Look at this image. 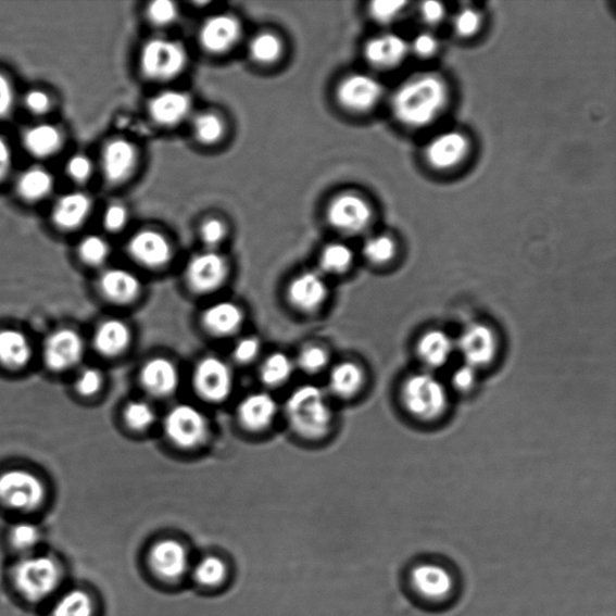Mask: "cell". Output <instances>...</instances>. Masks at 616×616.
Listing matches in <instances>:
<instances>
[{
  "mask_svg": "<svg viewBox=\"0 0 616 616\" xmlns=\"http://www.w3.org/2000/svg\"><path fill=\"white\" fill-rule=\"evenodd\" d=\"M450 102V89L443 78L423 74L402 84L391 98V110L401 125L428 127L442 115Z\"/></svg>",
  "mask_w": 616,
  "mask_h": 616,
  "instance_id": "obj_1",
  "label": "cell"
},
{
  "mask_svg": "<svg viewBox=\"0 0 616 616\" xmlns=\"http://www.w3.org/2000/svg\"><path fill=\"white\" fill-rule=\"evenodd\" d=\"M62 568L48 555H26L11 570V580L22 599L30 603L49 600L61 587Z\"/></svg>",
  "mask_w": 616,
  "mask_h": 616,
  "instance_id": "obj_2",
  "label": "cell"
},
{
  "mask_svg": "<svg viewBox=\"0 0 616 616\" xmlns=\"http://www.w3.org/2000/svg\"><path fill=\"white\" fill-rule=\"evenodd\" d=\"M406 587L412 598L423 606L439 608L454 599L456 580L450 567L439 560L427 558L408 569Z\"/></svg>",
  "mask_w": 616,
  "mask_h": 616,
  "instance_id": "obj_3",
  "label": "cell"
},
{
  "mask_svg": "<svg viewBox=\"0 0 616 616\" xmlns=\"http://www.w3.org/2000/svg\"><path fill=\"white\" fill-rule=\"evenodd\" d=\"M287 417L297 433L306 439H319L329 431L332 413L323 390L306 385L290 395Z\"/></svg>",
  "mask_w": 616,
  "mask_h": 616,
  "instance_id": "obj_4",
  "label": "cell"
},
{
  "mask_svg": "<svg viewBox=\"0 0 616 616\" xmlns=\"http://www.w3.org/2000/svg\"><path fill=\"white\" fill-rule=\"evenodd\" d=\"M406 411L420 420L440 418L448 407V394L439 379L430 374H416L406 379L401 389Z\"/></svg>",
  "mask_w": 616,
  "mask_h": 616,
  "instance_id": "obj_5",
  "label": "cell"
},
{
  "mask_svg": "<svg viewBox=\"0 0 616 616\" xmlns=\"http://www.w3.org/2000/svg\"><path fill=\"white\" fill-rule=\"evenodd\" d=\"M187 62L184 45L165 38L146 42L140 55L142 74L154 81L172 80L185 71Z\"/></svg>",
  "mask_w": 616,
  "mask_h": 616,
  "instance_id": "obj_6",
  "label": "cell"
},
{
  "mask_svg": "<svg viewBox=\"0 0 616 616\" xmlns=\"http://www.w3.org/2000/svg\"><path fill=\"white\" fill-rule=\"evenodd\" d=\"M47 498L42 480L25 469H9L0 475V503L11 511L30 513Z\"/></svg>",
  "mask_w": 616,
  "mask_h": 616,
  "instance_id": "obj_7",
  "label": "cell"
},
{
  "mask_svg": "<svg viewBox=\"0 0 616 616\" xmlns=\"http://www.w3.org/2000/svg\"><path fill=\"white\" fill-rule=\"evenodd\" d=\"M148 565L155 578L175 582L184 579L193 564L184 542L163 539L155 541L149 549Z\"/></svg>",
  "mask_w": 616,
  "mask_h": 616,
  "instance_id": "obj_8",
  "label": "cell"
},
{
  "mask_svg": "<svg viewBox=\"0 0 616 616\" xmlns=\"http://www.w3.org/2000/svg\"><path fill=\"white\" fill-rule=\"evenodd\" d=\"M164 429L175 445L190 450L205 441L208 420L196 407L178 405L167 413Z\"/></svg>",
  "mask_w": 616,
  "mask_h": 616,
  "instance_id": "obj_9",
  "label": "cell"
},
{
  "mask_svg": "<svg viewBox=\"0 0 616 616\" xmlns=\"http://www.w3.org/2000/svg\"><path fill=\"white\" fill-rule=\"evenodd\" d=\"M327 215L336 230L357 234L365 230L372 223L373 209L361 196L345 193L331 201Z\"/></svg>",
  "mask_w": 616,
  "mask_h": 616,
  "instance_id": "obj_10",
  "label": "cell"
},
{
  "mask_svg": "<svg viewBox=\"0 0 616 616\" xmlns=\"http://www.w3.org/2000/svg\"><path fill=\"white\" fill-rule=\"evenodd\" d=\"M455 350L464 357V364L478 369L494 362L499 350L498 336L485 324H473L455 342Z\"/></svg>",
  "mask_w": 616,
  "mask_h": 616,
  "instance_id": "obj_11",
  "label": "cell"
},
{
  "mask_svg": "<svg viewBox=\"0 0 616 616\" xmlns=\"http://www.w3.org/2000/svg\"><path fill=\"white\" fill-rule=\"evenodd\" d=\"M193 384L199 397L221 402L231 393V369L216 356L204 357L194 369Z\"/></svg>",
  "mask_w": 616,
  "mask_h": 616,
  "instance_id": "obj_12",
  "label": "cell"
},
{
  "mask_svg": "<svg viewBox=\"0 0 616 616\" xmlns=\"http://www.w3.org/2000/svg\"><path fill=\"white\" fill-rule=\"evenodd\" d=\"M85 343L73 329L52 332L43 345V361L52 372L62 373L83 361Z\"/></svg>",
  "mask_w": 616,
  "mask_h": 616,
  "instance_id": "obj_13",
  "label": "cell"
},
{
  "mask_svg": "<svg viewBox=\"0 0 616 616\" xmlns=\"http://www.w3.org/2000/svg\"><path fill=\"white\" fill-rule=\"evenodd\" d=\"M382 96V84L367 74L347 76L338 87L339 103L353 112H367L374 109Z\"/></svg>",
  "mask_w": 616,
  "mask_h": 616,
  "instance_id": "obj_14",
  "label": "cell"
},
{
  "mask_svg": "<svg viewBox=\"0 0 616 616\" xmlns=\"http://www.w3.org/2000/svg\"><path fill=\"white\" fill-rule=\"evenodd\" d=\"M228 263L226 257L215 251L200 253L190 260L186 277L190 288L197 293H210L226 281Z\"/></svg>",
  "mask_w": 616,
  "mask_h": 616,
  "instance_id": "obj_15",
  "label": "cell"
},
{
  "mask_svg": "<svg viewBox=\"0 0 616 616\" xmlns=\"http://www.w3.org/2000/svg\"><path fill=\"white\" fill-rule=\"evenodd\" d=\"M469 151L468 139L461 131H444L431 139L425 160L436 171L447 172L463 163Z\"/></svg>",
  "mask_w": 616,
  "mask_h": 616,
  "instance_id": "obj_16",
  "label": "cell"
},
{
  "mask_svg": "<svg viewBox=\"0 0 616 616\" xmlns=\"http://www.w3.org/2000/svg\"><path fill=\"white\" fill-rule=\"evenodd\" d=\"M128 252L137 263L159 268L171 262L172 244L163 234L155 230H140L130 239Z\"/></svg>",
  "mask_w": 616,
  "mask_h": 616,
  "instance_id": "obj_17",
  "label": "cell"
},
{
  "mask_svg": "<svg viewBox=\"0 0 616 616\" xmlns=\"http://www.w3.org/2000/svg\"><path fill=\"white\" fill-rule=\"evenodd\" d=\"M241 32V24L237 17L216 15L208 18L200 28L199 40L208 52L224 53L237 45Z\"/></svg>",
  "mask_w": 616,
  "mask_h": 616,
  "instance_id": "obj_18",
  "label": "cell"
},
{
  "mask_svg": "<svg viewBox=\"0 0 616 616\" xmlns=\"http://www.w3.org/2000/svg\"><path fill=\"white\" fill-rule=\"evenodd\" d=\"M408 53L410 43L394 33L377 36L365 45L366 61L378 70L397 68Z\"/></svg>",
  "mask_w": 616,
  "mask_h": 616,
  "instance_id": "obj_19",
  "label": "cell"
},
{
  "mask_svg": "<svg viewBox=\"0 0 616 616\" xmlns=\"http://www.w3.org/2000/svg\"><path fill=\"white\" fill-rule=\"evenodd\" d=\"M136 146L123 139H115L105 144L102 153V169L111 184L126 181L137 165Z\"/></svg>",
  "mask_w": 616,
  "mask_h": 616,
  "instance_id": "obj_20",
  "label": "cell"
},
{
  "mask_svg": "<svg viewBox=\"0 0 616 616\" xmlns=\"http://www.w3.org/2000/svg\"><path fill=\"white\" fill-rule=\"evenodd\" d=\"M93 209V200L84 192L61 197L52 210L54 226L62 230H76L84 226Z\"/></svg>",
  "mask_w": 616,
  "mask_h": 616,
  "instance_id": "obj_21",
  "label": "cell"
},
{
  "mask_svg": "<svg viewBox=\"0 0 616 616\" xmlns=\"http://www.w3.org/2000/svg\"><path fill=\"white\" fill-rule=\"evenodd\" d=\"M327 297L328 286L317 273L301 274L289 285V301L300 311L317 310L327 300Z\"/></svg>",
  "mask_w": 616,
  "mask_h": 616,
  "instance_id": "obj_22",
  "label": "cell"
},
{
  "mask_svg": "<svg viewBox=\"0 0 616 616\" xmlns=\"http://www.w3.org/2000/svg\"><path fill=\"white\" fill-rule=\"evenodd\" d=\"M178 372L174 363L165 357H154L141 369V385L156 398L169 397L178 387Z\"/></svg>",
  "mask_w": 616,
  "mask_h": 616,
  "instance_id": "obj_23",
  "label": "cell"
},
{
  "mask_svg": "<svg viewBox=\"0 0 616 616\" xmlns=\"http://www.w3.org/2000/svg\"><path fill=\"white\" fill-rule=\"evenodd\" d=\"M152 118L162 126H175L192 110V100L180 91H165L155 96L149 105Z\"/></svg>",
  "mask_w": 616,
  "mask_h": 616,
  "instance_id": "obj_24",
  "label": "cell"
},
{
  "mask_svg": "<svg viewBox=\"0 0 616 616\" xmlns=\"http://www.w3.org/2000/svg\"><path fill=\"white\" fill-rule=\"evenodd\" d=\"M277 413V403L272 395L255 393L240 403L238 416L242 427L251 431H261L271 425Z\"/></svg>",
  "mask_w": 616,
  "mask_h": 616,
  "instance_id": "obj_25",
  "label": "cell"
},
{
  "mask_svg": "<svg viewBox=\"0 0 616 616\" xmlns=\"http://www.w3.org/2000/svg\"><path fill=\"white\" fill-rule=\"evenodd\" d=\"M99 288L103 296L117 304H128L141 290L139 278L125 268H110L99 278Z\"/></svg>",
  "mask_w": 616,
  "mask_h": 616,
  "instance_id": "obj_26",
  "label": "cell"
},
{
  "mask_svg": "<svg viewBox=\"0 0 616 616\" xmlns=\"http://www.w3.org/2000/svg\"><path fill=\"white\" fill-rule=\"evenodd\" d=\"M455 342L442 330L425 332L417 343L420 362L430 368H440L451 361Z\"/></svg>",
  "mask_w": 616,
  "mask_h": 616,
  "instance_id": "obj_27",
  "label": "cell"
},
{
  "mask_svg": "<svg viewBox=\"0 0 616 616\" xmlns=\"http://www.w3.org/2000/svg\"><path fill=\"white\" fill-rule=\"evenodd\" d=\"M131 332L125 322L108 319L100 324L95 334L96 350L105 356H116L128 349Z\"/></svg>",
  "mask_w": 616,
  "mask_h": 616,
  "instance_id": "obj_28",
  "label": "cell"
},
{
  "mask_svg": "<svg viewBox=\"0 0 616 616\" xmlns=\"http://www.w3.org/2000/svg\"><path fill=\"white\" fill-rule=\"evenodd\" d=\"M25 149L37 159H49L58 153L63 144L62 131L49 123L33 126L24 136Z\"/></svg>",
  "mask_w": 616,
  "mask_h": 616,
  "instance_id": "obj_29",
  "label": "cell"
},
{
  "mask_svg": "<svg viewBox=\"0 0 616 616\" xmlns=\"http://www.w3.org/2000/svg\"><path fill=\"white\" fill-rule=\"evenodd\" d=\"M243 320L242 311L231 302L223 301L210 306L203 315L204 327L218 336L238 331Z\"/></svg>",
  "mask_w": 616,
  "mask_h": 616,
  "instance_id": "obj_30",
  "label": "cell"
},
{
  "mask_svg": "<svg viewBox=\"0 0 616 616\" xmlns=\"http://www.w3.org/2000/svg\"><path fill=\"white\" fill-rule=\"evenodd\" d=\"M32 357L27 336L16 329L0 330V363L9 368L25 367Z\"/></svg>",
  "mask_w": 616,
  "mask_h": 616,
  "instance_id": "obj_31",
  "label": "cell"
},
{
  "mask_svg": "<svg viewBox=\"0 0 616 616\" xmlns=\"http://www.w3.org/2000/svg\"><path fill=\"white\" fill-rule=\"evenodd\" d=\"M189 574L201 589L215 590L226 584L229 566L221 556L205 555L192 565Z\"/></svg>",
  "mask_w": 616,
  "mask_h": 616,
  "instance_id": "obj_32",
  "label": "cell"
},
{
  "mask_svg": "<svg viewBox=\"0 0 616 616\" xmlns=\"http://www.w3.org/2000/svg\"><path fill=\"white\" fill-rule=\"evenodd\" d=\"M53 188L54 178L52 174L40 166L30 167V169L22 173L17 181L20 197L32 201V203L48 198Z\"/></svg>",
  "mask_w": 616,
  "mask_h": 616,
  "instance_id": "obj_33",
  "label": "cell"
},
{
  "mask_svg": "<svg viewBox=\"0 0 616 616\" xmlns=\"http://www.w3.org/2000/svg\"><path fill=\"white\" fill-rule=\"evenodd\" d=\"M363 369L354 363H341L332 368L329 376V387L335 395L351 398L364 385Z\"/></svg>",
  "mask_w": 616,
  "mask_h": 616,
  "instance_id": "obj_34",
  "label": "cell"
},
{
  "mask_svg": "<svg viewBox=\"0 0 616 616\" xmlns=\"http://www.w3.org/2000/svg\"><path fill=\"white\" fill-rule=\"evenodd\" d=\"M96 603L91 593L73 589L55 601L51 616H95Z\"/></svg>",
  "mask_w": 616,
  "mask_h": 616,
  "instance_id": "obj_35",
  "label": "cell"
},
{
  "mask_svg": "<svg viewBox=\"0 0 616 616\" xmlns=\"http://www.w3.org/2000/svg\"><path fill=\"white\" fill-rule=\"evenodd\" d=\"M294 365L289 357L282 353L267 356L261 367V378L268 387L281 386L293 374Z\"/></svg>",
  "mask_w": 616,
  "mask_h": 616,
  "instance_id": "obj_36",
  "label": "cell"
},
{
  "mask_svg": "<svg viewBox=\"0 0 616 616\" xmlns=\"http://www.w3.org/2000/svg\"><path fill=\"white\" fill-rule=\"evenodd\" d=\"M284 45L281 39L273 33H261L250 43V53L253 61L260 64H273L281 58Z\"/></svg>",
  "mask_w": 616,
  "mask_h": 616,
  "instance_id": "obj_37",
  "label": "cell"
},
{
  "mask_svg": "<svg viewBox=\"0 0 616 616\" xmlns=\"http://www.w3.org/2000/svg\"><path fill=\"white\" fill-rule=\"evenodd\" d=\"M9 542L16 552L30 555L41 542V531L36 524L21 521L10 529Z\"/></svg>",
  "mask_w": 616,
  "mask_h": 616,
  "instance_id": "obj_38",
  "label": "cell"
},
{
  "mask_svg": "<svg viewBox=\"0 0 616 616\" xmlns=\"http://www.w3.org/2000/svg\"><path fill=\"white\" fill-rule=\"evenodd\" d=\"M353 261L352 249L341 242L330 243L320 255L323 271L329 274L345 273L352 266Z\"/></svg>",
  "mask_w": 616,
  "mask_h": 616,
  "instance_id": "obj_39",
  "label": "cell"
},
{
  "mask_svg": "<svg viewBox=\"0 0 616 616\" xmlns=\"http://www.w3.org/2000/svg\"><path fill=\"white\" fill-rule=\"evenodd\" d=\"M363 252L369 263L385 265L395 256L397 243L387 235H377L365 242Z\"/></svg>",
  "mask_w": 616,
  "mask_h": 616,
  "instance_id": "obj_40",
  "label": "cell"
},
{
  "mask_svg": "<svg viewBox=\"0 0 616 616\" xmlns=\"http://www.w3.org/2000/svg\"><path fill=\"white\" fill-rule=\"evenodd\" d=\"M193 131L197 140L204 144H214L218 142L224 134V123L215 114L205 112L198 115L193 123Z\"/></svg>",
  "mask_w": 616,
  "mask_h": 616,
  "instance_id": "obj_41",
  "label": "cell"
},
{
  "mask_svg": "<svg viewBox=\"0 0 616 616\" xmlns=\"http://www.w3.org/2000/svg\"><path fill=\"white\" fill-rule=\"evenodd\" d=\"M78 254L89 265H102L110 254V246L105 239L98 237V235H89L78 246Z\"/></svg>",
  "mask_w": 616,
  "mask_h": 616,
  "instance_id": "obj_42",
  "label": "cell"
},
{
  "mask_svg": "<svg viewBox=\"0 0 616 616\" xmlns=\"http://www.w3.org/2000/svg\"><path fill=\"white\" fill-rule=\"evenodd\" d=\"M125 420L133 430H146L154 423L155 412L148 402L133 401L125 410Z\"/></svg>",
  "mask_w": 616,
  "mask_h": 616,
  "instance_id": "obj_43",
  "label": "cell"
},
{
  "mask_svg": "<svg viewBox=\"0 0 616 616\" xmlns=\"http://www.w3.org/2000/svg\"><path fill=\"white\" fill-rule=\"evenodd\" d=\"M406 7V2H397V0H375L369 4L368 13L379 24H390L403 13Z\"/></svg>",
  "mask_w": 616,
  "mask_h": 616,
  "instance_id": "obj_44",
  "label": "cell"
},
{
  "mask_svg": "<svg viewBox=\"0 0 616 616\" xmlns=\"http://www.w3.org/2000/svg\"><path fill=\"white\" fill-rule=\"evenodd\" d=\"M453 25L458 37L472 38L480 29L481 16L474 8H463L456 14Z\"/></svg>",
  "mask_w": 616,
  "mask_h": 616,
  "instance_id": "obj_45",
  "label": "cell"
},
{
  "mask_svg": "<svg viewBox=\"0 0 616 616\" xmlns=\"http://www.w3.org/2000/svg\"><path fill=\"white\" fill-rule=\"evenodd\" d=\"M148 15L155 26H169L178 17V8L172 0H155L149 5Z\"/></svg>",
  "mask_w": 616,
  "mask_h": 616,
  "instance_id": "obj_46",
  "label": "cell"
},
{
  "mask_svg": "<svg viewBox=\"0 0 616 616\" xmlns=\"http://www.w3.org/2000/svg\"><path fill=\"white\" fill-rule=\"evenodd\" d=\"M329 356L326 350L322 347L311 345L302 351L299 355V366L307 374H316L322 372L327 366Z\"/></svg>",
  "mask_w": 616,
  "mask_h": 616,
  "instance_id": "obj_47",
  "label": "cell"
},
{
  "mask_svg": "<svg viewBox=\"0 0 616 616\" xmlns=\"http://www.w3.org/2000/svg\"><path fill=\"white\" fill-rule=\"evenodd\" d=\"M93 163L86 154H74L66 163V174L73 181L84 184L89 180L93 175Z\"/></svg>",
  "mask_w": 616,
  "mask_h": 616,
  "instance_id": "obj_48",
  "label": "cell"
},
{
  "mask_svg": "<svg viewBox=\"0 0 616 616\" xmlns=\"http://www.w3.org/2000/svg\"><path fill=\"white\" fill-rule=\"evenodd\" d=\"M76 390L84 397H92L103 387V376L99 369L88 367L78 375L76 379Z\"/></svg>",
  "mask_w": 616,
  "mask_h": 616,
  "instance_id": "obj_49",
  "label": "cell"
},
{
  "mask_svg": "<svg viewBox=\"0 0 616 616\" xmlns=\"http://www.w3.org/2000/svg\"><path fill=\"white\" fill-rule=\"evenodd\" d=\"M440 49L439 38L429 32H422L413 38L410 43V51H413L422 59H430Z\"/></svg>",
  "mask_w": 616,
  "mask_h": 616,
  "instance_id": "obj_50",
  "label": "cell"
},
{
  "mask_svg": "<svg viewBox=\"0 0 616 616\" xmlns=\"http://www.w3.org/2000/svg\"><path fill=\"white\" fill-rule=\"evenodd\" d=\"M226 224L217 218H211L206 221L200 229L201 240H203V242L210 249L216 248V246H218L224 240V238H226Z\"/></svg>",
  "mask_w": 616,
  "mask_h": 616,
  "instance_id": "obj_51",
  "label": "cell"
},
{
  "mask_svg": "<svg viewBox=\"0 0 616 616\" xmlns=\"http://www.w3.org/2000/svg\"><path fill=\"white\" fill-rule=\"evenodd\" d=\"M128 219L129 214L125 205L111 204L105 211L103 223L108 230L118 232L126 228Z\"/></svg>",
  "mask_w": 616,
  "mask_h": 616,
  "instance_id": "obj_52",
  "label": "cell"
},
{
  "mask_svg": "<svg viewBox=\"0 0 616 616\" xmlns=\"http://www.w3.org/2000/svg\"><path fill=\"white\" fill-rule=\"evenodd\" d=\"M25 106L32 114L45 115L52 108V100L49 93L41 91V89H32L25 96Z\"/></svg>",
  "mask_w": 616,
  "mask_h": 616,
  "instance_id": "obj_53",
  "label": "cell"
},
{
  "mask_svg": "<svg viewBox=\"0 0 616 616\" xmlns=\"http://www.w3.org/2000/svg\"><path fill=\"white\" fill-rule=\"evenodd\" d=\"M261 352V342L255 338H244L235 345L234 360L241 364L253 362Z\"/></svg>",
  "mask_w": 616,
  "mask_h": 616,
  "instance_id": "obj_54",
  "label": "cell"
},
{
  "mask_svg": "<svg viewBox=\"0 0 616 616\" xmlns=\"http://www.w3.org/2000/svg\"><path fill=\"white\" fill-rule=\"evenodd\" d=\"M477 384V368L464 364L458 366L452 375L453 387L465 393V391L473 390Z\"/></svg>",
  "mask_w": 616,
  "mask_h": 616,
  "instance_id": "obj_55",
  "label": "cell"
},
{
  "mask_svg": "<svg viewBox=\"0 0 616 616\" xmlns=\"http://www.w3.org/2000/svg\"><path fill=\"white\" fill-rule=\"evenodd\" d=\"M15 105V89L4 74L0 73V118L13 112Z\"/></svg>",
  "mask_w": 616,
  "mask_h": 616,
  "instance_id": "obj_56",
  "label": "cell"
},
{
  "mask_svg": "<svg viewBox=\"0 0 616 616\" xmlns=\"http://www.w3.org/2000/svg\"><path fill=\"white\" fill-rule=\"evenodd\" d=\"M419 14L425 24L435 26L442 22L447 14L445 5L437 0H428L419 7Z\"/></svg>",
  "mask_w": 616,
  "mask_h": 616,
  "instance_id": "obj_57",
  "label": "cell"
},
{
  "mask_svg": "<svg viewBox=\"0 0 616 616\" xmlns=\"http://www.w3.org/2000/svg\"><path fill=\"white\" fill-rule=\"evenodd\" d=\"M13 167V151L9 142L0 137V183L10 174Z\"/></svg>",
  "mask_w": 616,
  "mask_h": 616,
  "instance_id": "obj_58",
  "label": "cell"
}]
</instances>
